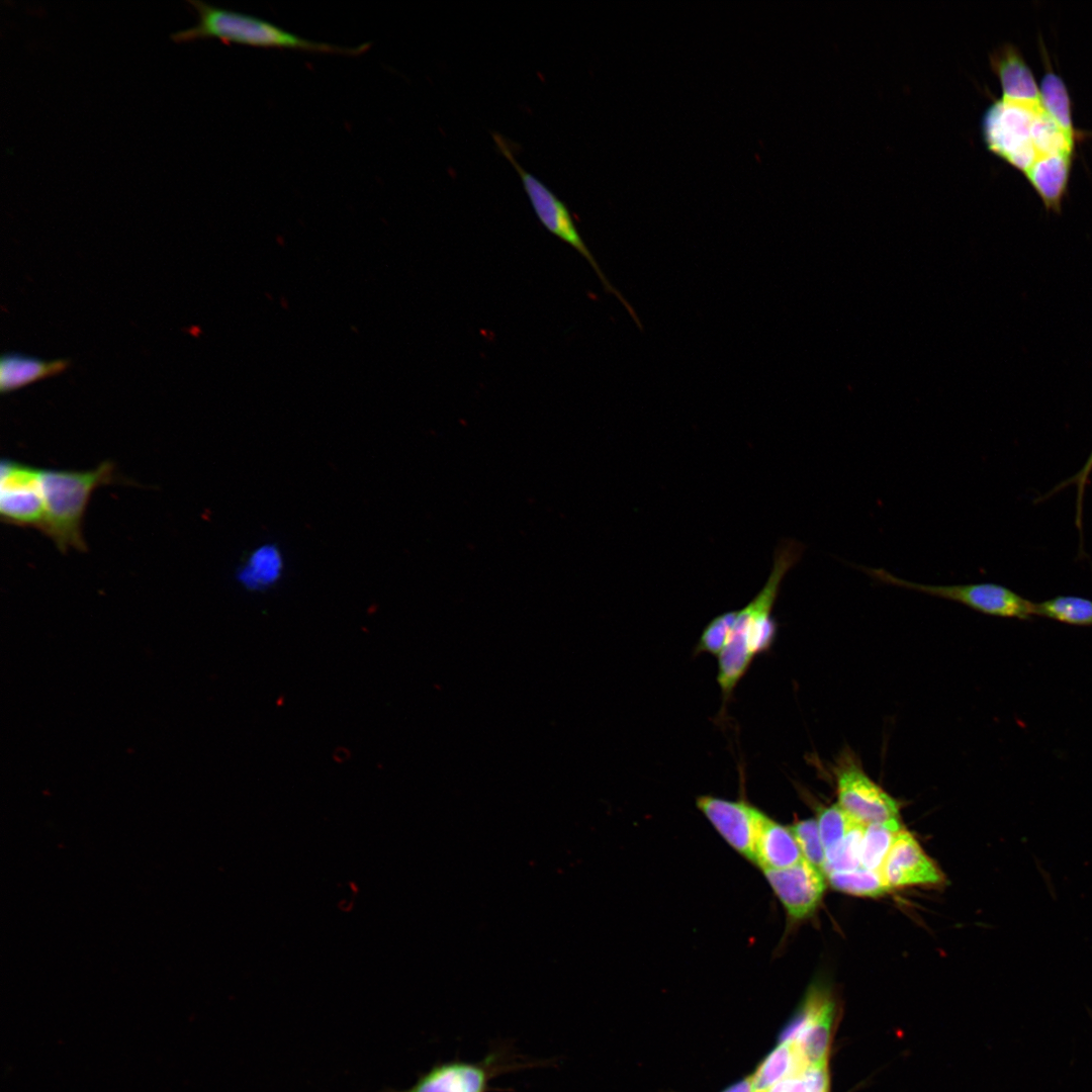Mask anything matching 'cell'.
Segmentation results:
<instances>
[{"label":"cell","instance_id":"6da1fadb","mask_svg":"<svg viewBox=\"0 0 1092 1092\" xmlns=\"http://www.w3.org/2000/svg\"><path fill=\"white\" fill-rule=\"evenodd\" d=\"M805 546L793 539L781 542L774 555L770 573L761 589L740 610H736L730 639L718 655V675L723 703L729 702L753 659L771 647L778 625L774 606L786 574L800 561Z\"/></svg>","mask_w":1092,"mask_h":1092},{"label":"cell","instance_id":"7a4b0ae2","mask_svg":"<svg viewBox=\"0 0 1092 1092\" xmlns=\"http://www.w3.org/2000/svg\"><path fill=\"white\" fill-rule=\"evenodd\" d=\"M188 3L196 11L197 22L191 27L171 33L170 37L175 42L217 38L228 44L345 57L360 56L371 48L370 42L345 47L315 41L251 14L225 9L201 0H188Z\"/></svg>","mask_w":1092,"mask_h":1092},{"label":"cell","instance_id":"3957f363","mask_svg":"<svg viewBox=\"0 0 1092 1092\" xmlns=\"http://www.w3.org/2000/svg\"><path fill=\"white\" fill-rule=\"evenodd\" d=\"M117 480L110 461L90 470L40 469L44 507L40 531L62 552L86 550L82 525L90 496L97 487Z\"/></svg>","mask_w":1092,"mask_h":1092},{"label":"cell","instance_id":"277c9868","mask_svg":"<svg viewBox=\"0 0 1092 1092\" xmlns=\"http://www.w3.org/2000/svg\"><path fill=\"white\" fill-rule=\"evenodd\" d=\"M541 1065L542 1062L519 1060L510 1045L503 1043L476 1062L458 1059L438 1062L410 1088L383 1092H491V1083L497 1077Z\"/></svg>","mask_w":1092,"mask_h":1092},{"label":"cell","instance_id":"5b68a950","mask_svg":"<svg viewBox=\"0 0 1092 1092\" xmlns=\"http://www.w3.org/2000/svg\"><path fill=\"white\" fill-rule=\"evenodd\" d=\"M858 568L879 583L952 601L985 615L1017 620H1030L1036 616L1035 603L1001 584L993 582L925 584L898 577L884 568L869 566H858Z\"/></svg>","mask_w":1092,"mask_h":1092},{"label":"cell","instance_id":"8992f818","mask_svg":"<svg viewBox=\"0 0 1092 1092\" xmlns=\"http://www.w3.org/2000/svg\"><path fill=\"white\" fill-rule=\"evenodd\" d=\"M491 135L500 154L504 155L518 173L530 204L542 225L550 234L573 248L589 263L598 274L606 291L616 295L637 325H640L639 318L636 316L632 306L610 283L607 276L601 270L600 265L597 263L590 250L582 240L567 205L536 176L526 171V169L520 165L512 151L509 141L505 136L497 132H492Z\"/></svg>","mask_w":1092,"mask_h":1092},{"label":"cell","instance_id":"52a82bcc","mask_svg":"<svg viewBox=\"0 0 1092 1092\" xmlns=\"http://www.w3.org/2000/svg\"><path fill=\"white\" fill-rule=\"evenodd\" d=\"M1040 109L1039 102L996 100L982 118L987 149L1025 173L1039 158L1033 144V125Z\"/></svg>","mask_w":1092,"mask_h":1092},{"label":"cell","instance_id":"ba28073f","mask_svg":"<svg viewBox=\"0 0 1092 1092\" xmlns=\"http://www.w3.org/2000/svg\"><path fill=\"white\" fill-rule=\"evenodd\" d=\"M833 774L837 804L852 820L867 826L900 818L899 802L868 776L851 750L840 753Z\"/></svg>","mask_w":1092,"mask_h":1092},{"label":"cell","instance_id":"9c48e42d","mask_svg":"<svg viewBox=\"0 0 1092 1092\" xmlns=\"http://www.w3.org/2000/svg\"><path fill=\"white\" fill-rule=\"evenodd\" d=\"M834 1019L833 995L825 985L816 983L808 990L781 1040L795 1041L808 1067L827 1066Z\"/></svg>","mask_w":1092,"mask_h":1092},{"label":"cell","instance_id":"30bf717a","mask_svg":"<svg viewBox=\"0 0 1092 1092\" xmlns=\"http://www.w3.org/2000/svg\"><path fill=\"white\" fill-rule=\"evenodd\" d=\"M0 515L9 525L41 529L44 507L39 468L11 459L2 460Z\"/></svg>","mask_w":1092,"mask_h":1092},{"label":"cell","instance_id":"8fae6325","mask_svg":"<svg viewBox=\"0 0 1092 1092\" xmlns=\"http://www.w3.org/2000/svg\"><path fill=\"white\" fill-rule=\"evenodd\" d=\"M696 804L735 850L755 862L756 843L766 815L743 800L701 796Z\"/></svg>","mask_w":1092,"mask_h":1092},{"label":"cell","instance_id":"7c38bea8","mask_svg":"<svg viewBox=\"0 0 1092 1092\" xmlns=\"http://www.w3.org/2000/svg\"><path fill=\"white\" fill-rule=\"evenodd\" d=\"M763 872L793 919L808 918L816 911L826 888V877L822 872L805 859L786 869Z\"/></svg>","mask_w":1092,"mask_h":1092},{"label":"cell","instance_id":"4fadbf2b","mask_svg":"<svg viewBox=\"0 0 1092 1092\" xmlns=\"http://www.w3.org/2000/svg\"><path fill=\"white\" fill-rule=\"evenodd\" d=\"M881 873L892 888L939 885L944 877L916 838L904 828L893 843Z\"/></svg>","mask_w":1092,"mask_h":1092},{"label":"cell","instance_id":"5bb4252c","mask_svg":"<svg viewBox=\"0 0 1092 1092\" xmlns=\"http://www.w3.org/2000/svg\"><path fill=\"white\" fill-rule=\"evenodd\" d=\"M990 61L999 79L1003 99L1027 103L1039 102V86L1016 48L1009 43L1004 44L994 51Z\"/></svg>","mask_w":1092,"mask_h":1092},{"label":"cell","instance_id":"9a60e30c","mask_svg":"<svg viewBox=\"0 0 1092 1092\" xmlns=\"http://www.w3.org/2000/svg\"><path fill=\"white\" fill-rule=\"evenodd\" d=\"M1074 154L1039 157L1024 173L1045 209L1060 213L1067 194Z\"/></svg>","mask_w":1092,"mask_h":1092},{"label":"cell","instance_id":"2e32d148","mask_svg":"<svg viewBox=\"0 0 1092 1092\" xmlns=\"http://www.w3.org/2000/svg\"><path fill=\"white\" fill-rule=\"evenodd\" d=\"M71 365L68 358L43 360L16 352L0 358V391L9 393L30 383L59 375Z\"/></svg>","mask_w":1092,"mask_h":1092},{"label":"cell","instance_id":"e0dca14e","mask_svg":"<svg viewBox=\"0 0 1092 1092\" xmlns=\"http://www.w3.org/2000/svg\"><path fill=\"white\" fill-rule=\"evenodd\" d=\"M802 860V851L791 828L766 817L757 839L754 863L767 871L786 869Z\"/></svg>","mask_w":1092,"mask_h":1092},{"label":"cell","instance_id":"ac0fdd59","mask_svg":"<svg viewBox=\"0 0 1092 1092\" xmlns=\"http://www.w3.org/2000/svg\"><path fill=\"white\" fill-rule=\"evenodd\" d=\"M808 1068L798 1045L781 1040L751 1075L754 1092H766L779 1082L799 1075Z\"/></svg>","mask_w":1092,"mask_h":1092},{"label":"cell","instance_id":"d6986e66","mask_svg":"<svg viewBox=\"0 0 1092 1092\" xmlns=\"http://www.w3.org/2000/svg\"><path fill=\"white\" fill-rule=\"evenodd\" d=\"M282 565V558L276 547L262 546L250 555L238 577L246 588L264 590L279 579Z\"/></svg>","mask_w":1092,"mask_h":1092},{"label":"cell","instance_id":"ffe728a7","mask_svg":"<svg viewBox=\"0 0 1092 1092\" xmlns=\"http://www.w3.org/2000/svg\"><path fill=\"white\" fill-rule=\"evenodd\" d=\"M1039 103L1048 115L1077 141L1068 89L1062 78L1051 69L1045 71L1039 85Z\"/></svg>","mask_w":1092,"mask_h":1092},{"label":"cell","instance_id":"44dd1931","mask_svg":"<svg viewBox=\"0 0 1092 1092\" xmlns=\"http://www.w3.org/2000/svg\"><path fill=\"white\" fill-rule=\"evenodd\" d=\"M903 827L899 819L864 826L861 840V868L880 871Z\"/></svg>","mask_w":1092,"mask_h":1092},{"label":"cell","instance_id":"7402d4cb","mask_svg":"<svg viewBox=\"0 0 1092 1092\" xmlns=\"http://www.w3.org/2000/svg\"><path fill=\"white\" fill-rule=\"evenodd\" d=\"M1036 616L1074 626H1092V601L1078 596H1057L1035 603Z\"/></svg>","mask_w":1092,"mask_h":1092},{"label":"cell","instance_id":"603a6c76","mask_svg":"<svg viewBox=\"0 0 1092 1092\" xmlns=\"http://www.w3.org/2000/svg\"><path fill=\"white\" fill-rule=\"evenodd\" d=\"M826 879L836 891L854 896L878 897L893 890L880 871L864 868L831 873L826 876Z\"/></svg>","mask_w":1092,"mask_h":1092},{"label":"cell","instance_id":"cb8c5ba5","mask_svg":"<svg viewBox=\"0 0 1092 1092\" xmlns=\"http://www.w3.org/2000/svg\"><path fill=\"white\" fill-rule=\"evenodd\" d=\"M864 826L855 824L847 835L825 852L824 874L847 872L861 868V840Z\"/></svg>","mask_w":1092,"mask_h":1092},{"label":"cell","instance_id":"d4e9b609","mask_svg":"<svg viewBox=\"0 0 1092 1092\" xmlns=\"http://www.w3.org/2000/svg\"><path fill=\"white\" fill-rule=\"evenodd\" d=\"M816 821L825 852L840 843L857 824L837 803L819 808Z\"/></svg>","mask_w":1092,"mask_h":1092},{"label":"cell","instance_id":"484cf974","mask_svg":"<svg viewBox=\"0 0 1092 1092\" xmlns=\"http://www.w3.org/2000/svg\"><path fill=\"white\" fill-rule=\"evenodd\" d=\"M790 828L795 835L804 859L824 874L825 850L817 821L815 819L801 820Z\"/></svg>","mask_w":1092,"mask_h":1092},{"label":"cell","instance_id":"4316f807","mask_svg":"<svg viewBox=\"0 0 1092 1092\" xmlns=\"http://www.w3.org/2000/svg\"><path fill=\"white\" fill-rule=\"evenodd\" d=\"M735 615V611H730L715 617L703 630L696 645L695 653H709L718 656L730 639Z\"/></svg>","mask_w":1092,"mask_h":1092},{"label":"cell","instance_id":"83f0119b","mask_svg":"<svg viewBox=\"0 0 1092 1092\" xmlns=\"http://www.w3.org/2000/svg\"><path fill=\"white\" fill-rule=\"evenodd\" d=\"M827 1066L808 1067L799 1075L787 1078L766 1092H828Z\"/></svg>","mask_w":1092,"mask_h":1092},{"label":"cell","instance_id":"f1b7e54d","mask_svg":"<svg viewBox=\"0 0 1092 1092\" xmlns=\"http://www.w3.org/2000/svg\"><path fill=\"white\" fill-rule=\"evenodd\" d=\"M1091 472H1092V451H1091L1085 465L1082 467V469L1078 473H1076L1074 476L1070 477L1069 479L1063 481L1061 484L1057 485L1051 492L1048 493L1046 496L1043 497V498H1045V497L1056 493L1057 491L1063 489L1066 486H1070L1072 484H1075L1077 486L1076 526L1079 529L1081 536H1082L1083 497H1084L1086 484L1088 482L1089 475H1090Z\"/></svg>","mask_w":1092,"mask_h":1092},{"label":"cell","instance_id":"f546056e","mask_svg":"<svg viewBox=\"0 0 1092 1092\" xmlns=\"http://www.w3.org/2000/svg\"><path fill=\"white\" fill-rule=\"evenodd\" d=\"M723 1092H754L751 1075L734 1083Z\"/></svg>","mask_w":1092,"mask_h":1092}]
</instances>
